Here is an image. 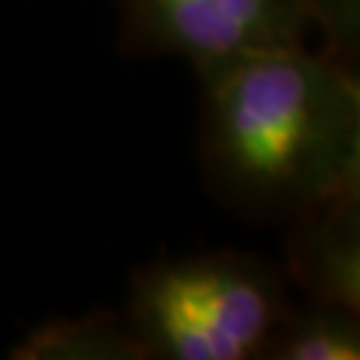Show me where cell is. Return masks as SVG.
<instances>
[{
	"label": "cell",
	"mask_w": 360,
	"mask_h": 360,
	"mask_svg": "<svg viewBox=\"0 0 360 360\" xmlns=\"http://www.w3.org/2000/svg\"><path fill=\"white\" fill-rule=\"evenodd\" d=\"M203 184L245 224H285L360 187L358 67L307 43L198 72Z\"/></svg>",
	"instance_id": "cell-1"
},
{
	"label": "cell",
	"mask_w": 360,
	"mask_h": 360,
	"mask_svg": "<svg viewBox=\"0 0 360 360\" xmlns=\"http://www.w3.org/2000/svg\"><path fill=\"white\" fill-rule=\"evenodd\" d=\"M288 304L278 262L217 248L134 270L123 315L147 360H264Z\"/></svg>",
	"instance_id": "cell-2"
},
{
	"label": "cell",
	"mask_w": 360,
	"mask_h": 360,
	"mask_svg": "<svg viewBox=\"0 0 360 360\" xmlns=\"http://www.w3.org/2000/svg\"><path fill=\"white\" fill-rule=\"evenodd\" d=\"M120 49L174 56L198 72L307 43V0H115Z\"/></svg>",
	"instance_id": "cell-3"
},
{
	"label": "cell",
	"mask_w": 360,
	"mask_h": 360,
	"mask_svg": "<svg viewBox=\"0 0 360 360\" xmlns=\"http://www.w3.org/2000/svg\"><path fill=\"white\" fill-rule=\"evenodd\" d=\"M285 281L304 299L360 312V187L283 224Z\"/></svg>",
	"instance_id": "cell-4"
},
{
	"label": "cell",
	"mask_w": 360,
	"mask_h": 360,
	"mask_svg": "<svg viewBox=\"0 0 360 360\" xmlns=\"http://www.w3.org/2000/svg\"><path fill=\"white\" fill-rule=\"evenodd\" d=\"M13 360H147L123 309H94L32 326L11 349Z\"/></svg>",
	"instance_id": "cell-5"
},
{
	"label": "cell",
	"mask_w": 360,
	"mask_h": 360,
	"mask_svg": "<svg viewBox=\"0 0 360 360\" xmlns=\"http://www.w3.org/2000/svg\"><path fill=\"white\" fill-rule=\"evenodd\" d=\"M360 312L328 302L299 299L285 309L264 360H358Z\"/></svg>",
	"instance_id": "cell-6"
},
{
	"label": "cell",
	"mask_w": 360,
	"mask_h": 360,
	"mask_svg": "<svg viewBox=\"0 0 360 360\" xmlns=\"http://www.w3.org/2000/svg\"><path fill=\"white\" fill-rule=\"evenodd\" d=\"M312 32L323 40V51L339 62H360V0H307Z\"/></svg>",
	"instance_id": "cell-7"
}]
</instances>
